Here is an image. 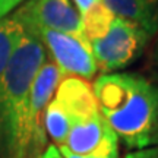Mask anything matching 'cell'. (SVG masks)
<instances>
[{"label":"cell","mask_w":158,"mask_h":158,"mask_svg":"<svg viewBox=\"0 0 158 158\" xmlns=\"http://www.w3.org/2000/svg\"><path fill=\"white\" fill-rule=\"evenodd\" d=\"M47 51L12 18L0 19V158H32L29 89Z\"/></svg>","instance_id":"6da1fadb"},{"label":"cell","mask_w":158,"mask_h":158,"mask_svg":"<svg viewBox=\"0 0 158 158\" xmlns=\"http://www.w3.org/2000/svg\"><path fill=\"white\" fill-rule=\"evenodd\" d=\"M92 89L100 114L126 147H158L157 84L139 73H102Z\"/></svg>","instance_id":"7a4b0ae2"},{"label":"cell","mask_w":158,"mask_h":158,"mask_svg":"<svg viewBox=\"0 0 158 158\" xmlns=\"http://www.w3.org/2000/svg\"><path fill=\"white\" fill-rule=\"evenodd\" d=\"M152 37L141 27L122 18H114L107 34L91 41L97 68L102 73H116L143 54Z\"/></svg>","instance_id":"3957f363"},{"label":"cell","mask_w":158,"mask_h":158,"mask_svg":"<svg viewBox=\"0 0 158 158\" xmlns=\"http://www.w3.org/2000/svg\"><path fill=\"white\" fill-rule=\"evenodd\" d=\"M22 28L34 34L41 41L45 51L53 59V63L64 73V76L72 75L85 79H92L95 76L98 68L88 38L38 27Z\"/></svg>","instance_id":"277c9868"},{"label":"cell","mask_w":158,"mask_h":158,"mask_svg":"<svg viewBox=\"0 0 158 158\" xmlns=\"http://www.w3.org/2000/svg\"><path fill=\"white\" fill-rule=\"evenodd\" d=\"M12 16L22 27H38L85 37L81 13L70 0H27Z\"/></svg>","instance_id":"5b68a950"},{"label":"cell","mask_w":158,"mask_h":158,"mask_svg":"<svg viewBox=\"0 0 158 158\" xmlns=\"http://www.w3.org/2000/svg\"><path fill=\"white\" fill-rule=\"evenodd\" d=\"M63 73L53 62H45L38 73L35 75L29 89V132H31V157L40 158L45 151L47 132L44 126V117L47 106L53 100L59 84L62 82Z\"/></svg>","instance_id":"8992f818"},{"label":"cell","mask_w":158,"mask_h":158,"mask_svg":"<svg viewBox=\"0 0 158 158\" xmlns=\"http://www.w3.org/2000/svg\"><path fill=\"white\" fill-rule=\"evenodd\" d=\"M70 152L84 157L118 155V138L101 114L75 122L69 130L64 145Z\"/></svg>","instance_id":"52a82bcc"},{"label":"cell","mask_w":158,"mask_h":158,"mask_svg":"<svg viewBox=\"0 0 158 158\" xmlns=\"http://www.w3.org/2000/svg\"><path fill=\"white\" fill-rule=\"evenodd\" d=\"M54 100L68 113L73 123L100 114L92 85L81 78L68 76L62 79L56 89Z\"/></svg>","instance_id":"ba28073f"},{"label":"cell","mask_w":158,"mask_h":158,"mask_svg":"<svg viewBox=\"0 0 158 158\" xmlns=\"http://www.w3.org/2000/svg\"><path fill=\"white\" fill-rule=\"evenodd\" d=\"M114 16L141 27L151 37L158 35V0H102Z\"/></svg>","instance_id":"9c48e42d"},{"label":"cell","mask_w":158,"mask_h":158,"mask_svg":"<svg viewBox=\"0 0 158 158\" xmlns=\"http://www.w3.org/2000/svg\"><path fill=\"white\" fill-rule=\"evenodd\" d=\"M72 124H73L72 118L69 117L68 113L53 98L50 104L47 106V110H45L44 126H45V132L50 135L53 142L56 143V147L64 145Z\"/></svg>","instance_id":"30bf717a"},{"label":"cell","mask_w":158,"mask_h":158,"mask_svg":"<svg viewBox=\"0 0 158 158\" xmlns=\"http://www.w3.org/2000/svg\"><path fill=\"white\" fill-rule=\"evenodd\" d=\"M81 18H82L85 37L91 43V41L101 38L107 34V31L110 29L111 22L116 16L102 2L100 5L94 6L92 9H89L86 13L81 15Z\"/></svg>","instance_id":"8fae6325"},{"label":"cell","mask_w":158,"mask_h":158,"mask_svg":"<svg viewBox=\"0 0 158 158\" xmlns=\"http://www.w3.org/2000/svg\"><path fill=\"white\" fill-rule=\"evenodd\" d=\"M147 70L151 76V81L158 85V35L155 37V41L152 43L151 48L148 51Z\"/></svg>","instance_id":"7c38bea8"},{"label":"cell","mask_w":158,"mask_h":158,"mask_svg":"<svg viewBox=\"0 0 158 158\" xmlns=\"http://www.w3.org/2000/svg\"><path fill=\"white\" fill-rule=\"evenodd\" d=\"M25 0H0V19L6 18L12 10H15Z\"/></svg>","instance_id":"4fadbf2b"},{"label":"cell","mask_w":158,"mask_h":158,"mask_svg":"<svg viewBox=\"0 0 158 158\" xmlns=\"http://www.w3.org/2000/svg\"><path fill=\"white\" fill-rule=\"evenodd\" d=\"M124 158H158V147L136 149L133 152H129Z\"/></svg>","instance_id":"5bb4252c"},{"label":"cell","mask_w":158,"mask_h":158,"mask_svg":"<svg viewBox=\"0 0 158 158\" xmlns=\"http://www.w3.org/2000/svg\"><path fill=\"white\" fill-rule=\"evenodd\" d=\"M73 3H75V7L78 9L79 13L84 15V13H86L89 9H92L94 6L102 3V0H73Z\"/></svg>","instance_id":"9a60e30c"},{"label":"cell","mask_w":158,"mask_h":158,"mask_svg":"<svg viewBox=\"0 0 158 158\" xmlns=\"http://www.w3.org/2000/svg\"><path fill=\"white\" fill-rule=\"evenodd\" d=\"M59 148V151H60V154H62L63 158H100V157H84V155H76V154L70 152L66 147H57ZM104 158H120L118 155H111V157H104Z\"/></svg>","instance_id":"2e32d148"},{"label":"cell","mask_w":158,"mask_h":158,"mask_svg":"<svg viewBox=\"0 0 158 158\" xmlns=\"http://www.w3.org/2000/svg\"><path fill=\"white\" fill-rule=\"evenodd\" d=\"M40 158H63L60 151H59V148L56 145H48V147L45 148V151L41 154V157Z\"/></svg>","instance_id":"e0dca14e"}]
</instances>
